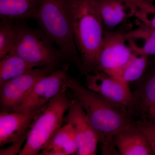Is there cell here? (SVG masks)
Masks as SVG:
<instances>
[{"label":"cell","instance_id":"obj_1","mask_svg":"<svg viewBox=\"0 0 155 155\" xmlns=\"http://www.w3.org/2000/svg\"><path fill=\"white\" fill-rule=\"evenodd\" d=\"M65 83L88 116L97 135L102 155H119L114 145V135L134 122L127 108L91 90L75 78L69 75Z\"/></svg>","mask_w":155,"mask_h":155},{"label":"cell","instance_id":"obj_2","mask_svg":"<svg viewBox=\"0 0 155 155\" xmlns=\"http://www.w3.org/2000/svg\"><path fill=\"white\" fill-rule=\"evenodd\" d=\"M73 0H42L36 18L39 27L58 46L67 62L84 74L73 32Z\"/></svg>","mask_w":155,"mask_h":155},{"label":"cell","instance_id":"obj_3","mask_svg":"<svg viewBox=\"0 0 155 155\" xmlns=\"http://www.w3.org/2000/svg\"><path fill=\"white\" fill-rule=\"evenodd\" d=\"M73 32L84 73L97 72L105 29L95 0H73Z\"/></svg>","mask_w":155,"mask_h":155},{"label":"cell","instance_id":"obj_4","mask_svg":"<svg viewBox=\"0 0 155 155\" xmlns=\"http://www.w3.org/2000/svg\"><path fill=\"white\" fill-rule=\"evenodd\" d=\"M13 23L15 39L11 52L35 67H48L57 70L68 62L41 29L31 28L25 20L14 21Z\"/></svg>","mask_w":155,"mask_h":155},{"label":"cell","instance_id":"obj_5","mask_svg":"<svg viewBox=\"0 0 155 155\" xmlns=\"http://www.w3.org/2000/svg\"><path fill=\"white\" fill-rule=\"evenodd\" d=\"M68 90L67 87L62 90L35 119L19 155H39L62 127L66 112L74 101L67 95Z\"/></svg>","mask_w":155,"mask_h":155},{"label":"cell","instance_id":"obj_6","mask_svg":"<svg viewBox=\"0 0 155 155\" xmlns=\"http://www.w3.org/2000/svg\"><path fill=\"white\" fill-rule=\"evenodd\" d=\"M124 28L105 31L97 59V72L116 77L130 60L133 51L125 38Z\"/></svg>","mask_w":155,"mask_h":155},{"label":"cell","instance_id":"obj_7","mask_svg":"<svg viewBox=\"0 0 155 155\" xmlns=\"http://www.w3.org/2000/svg\"><path fill=\"white\" fill-rule=\"evenodd\" d=\"M69 63L38 81L27 97L11 112H28L46 105L64 88L69 76ZM10 111V112H11Z\"/></svg>","mask_w":155,"mask_h":155},{"label":"cell","instance_id":"obj_8","mask_svg":"<svg viewBox=\"0 0 155 155\" xmlns=\"http://www.w3.org/2000/svg\"><path fill=\"white\" fill-rule=\"evenodd\" d=\"M55 69L35 67L0 86L1 111L10 112L23 101L37 82Z\"/></svg>","mask_w":155,"mask_h":155},{"label":"cell","instance_id":"obj_9","mask_svg":"<svg viewBox=\"0 0 155 155\" xmlns=\"http://www.w3.org/2000/svg\"><path fill=\"white\" fill-rule=\"evenodd\" d=\"M64 122L72 126L77 142V155L97 154L98 139L88 116L79 102L74 98Z\"/></svg>","mask_w":155,"mask_h":155},{"label":"cell","instance_id":"obj_10","mask_svg":"<svg viewBox=\"0 0 155 155\" xmlns=\"http://www.w3.org/2000/svg\"><path fill=\"white\" fill-rule=\"evenodd\" d=\"M84 85L112 102L128 107L132 101L129 84L102 72H85Z\"/></svg>","mask_w":155,"mask_h":155},{"label":"cell","instance_id":"obj_11","mask_svg":"<svg viewBox=\"0 0 155 155\" xmlns=\"http://www.w3.org/2000/svg\"><path fill=\"white\" fill-rule=\"evenodd\" d=\"M46 105L28 112H6L0 113V146L12 144L28 135L35 118Z\"/></svg>","mask_w":155,"mask_h":155},{"label":"cell","instance_id":"obj_12","mask_svg":"<svg viewBox=\"0 0 155 155\" xmlns=\"http://www.w3.org/2000/svg\"><path fill=\"white\" fill-rule=\"evenodd\" d=\"M134 122L114 135V145L119 155H153L146 136L135 125Z\"/></svg>","mask_w":155,"mask_h":155},{"label":"cell","instance_id":"obj_13","mask_svg":"<svg viewBox=\"0 0 155 155\" xmlns=\"http://www.w3.org/2000/svg\"><path fill=\"white\" fill-rule=\"evenodd\" d=\"M135 83L132 102L127 110L132 117L138 116L143 118L155 104V68L148 72L146 70Z\"/></svg>","mask_w":155,"mask_h":155},{"label":"cell","instance_id":"obj_14","mask_svg":"<svg viewBox=\"0 0 155 155\" xmlns=\"http://www.w3.org/2000/svg\"><path fill=\"white\" fill-rule=\"evenodd\" d=\"M105 31H111L139 9L124 0H95Z\"/></svg>","mask_w":155,"mask_h":155},{"label":"cell","instance_id":"obj_15","mask_svg":"<svg viewBox=\"0 0 155 155\" xmlns=\"http://www.w3.org/2000/svg\"><path fill=\"white\" fill-rule=\"evenodd\" d=\"M42 0H0L1 20L36 19Z\"/></svg>","mask_w":155,"mask_h":155},{"label":"cell","instance_id":"obj_16","mask_svg":"<svg viewBox=\"0 0 155 155\" xmlns=\"http://www.w3.org/2000/svg\"><path fill=\"white\" fill-rule=\"evenodd\" d=\"M78 146L75 134L72 126L66 123L51 139L39 155H75Z\"/></svg>","mask_w":155,"mask_h":155},{"label":"cell","instance_id":"obj_17","mask_svg":"<svg viewBox=\"0 0 155 155\" xmlns=\"http://www.w3.org/2000/svg\"><path fill=\"white\" fill-rule=\"evenodd\" d=\"M137 28L127 31L125 38L134 51L155 55V28L140 21Z\"/></svg>","mask_w":155,"mask_h":155},{"label":"cell","instance_id":"obj_18","mask_svg":"<svg viewBox=\"0 0 155 155\" xmlns=\"http://www.w3.org/2000/svg\"><path fill=\"white\" fill-rule=\"evenodd\" d=\"M0 60V86L35 68L12 52Z\"/></svg>","mask_w":155,"mask_h":155},{"label":"cell","instance_id":"obj_19","mask_svg":"<svg viewBox=\"0 0 155 155\" xmlns=\"http://www.w3.org/2000/svg\"><path fill=\"white\" fill-rule=\"evenodd\" d=\"M148 64V56L133 51L130 60L115 77L127 84L135 82L142 77Z\"/></svg>","mask_w":155,"mask_h":155},{"label":"cell","instance_id":"obj_20","mask_svg":"<svg viewBox=\"0 0 155 155\" xmlns=\"http://www.w3.org/2000/svg\"><path fill=\"white\" fill-rule=\"evenodd\" d=\"M13 22L1 20L0 23V60L11 51L15 39Z\"/></svg>","mask_w":155,"mask_h":155},{"label":"cell","instance_id":"obj_21","mask_svg":"<svg viewBox=\"0 0 155 155\" xmlns=\"http://www.w3.org/2000/svg\"><path fill=\"white\" fill-rule=\"evenodd\" d=\"M134 123L146 136L155 155V121L142 118L135 121Z\"/></svg>","mask_w":155,"mask_h":155},{"label":"cell","instance_id":"obj_22","mask_svg":"<svg viewBox=\"0 0 155 155\" xmlns=\"http://www.w3.org/2000/svg\"><path fill=\"white\" fill-rule=\"evenodd\" d=\"M135 16L140 21L155 28V10L151 12H146L138 10Z\"/></svg>","mask_w":155,"mask_h":155},{"label":"cell","instance_id":"obj_23","mask_svg":"<svg viewBox=\"0 0 155 155\" xmlns=\"http://www.w3.org/2000/svg\"><path fill=\"white\" fill-rule=\"evenodd\" d=\"M27 136L23 137L18 141L12 143L8 147L1 149L0 155H17V153L19 154L22 144L26 140Z\"/></svg>","mask_w":155,"mask_h":155},{"label":"cell","instance_id":"obj_24","mask_svg":"<svg viewBox=\"0 0 155 155\" xmlns=\"http://www.w3.org/2000/svg\"><path fill=\"white\" fill-rule=\"evenodd\" d=\"M147 115L149 116L151 120L155 121V104L150 108Z\"/></svg>","mask_w":155,"mask_h":155},{"label":"cell","instance_id":"obj_25","mask_svg":"<svg viewBox=\"0 0 155 155\" xmlns=\"http://www.w3.org/2000/svg\"><path fill=\"white\" fill-rule=\"evenodd\" d=\"M124 1L133 5H137L139 3V0H124Z\"/></svg>","mask_w":155,"mask_h":155},{"label":"cell","instance_id":"obj_26","mask_svg":"<svg viewBox=\"0 0 155 155\" xmlns=\"http://www.w3.org/2000/svg\"><path fill=\"white\" fill-rule=\"evenodd\" d=\"M145 2H148L153 3V2H154L155 0H142Z\"/></svg>","mask_w":155,"mask_h":155}]
</instances>
